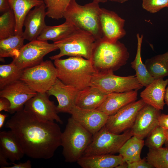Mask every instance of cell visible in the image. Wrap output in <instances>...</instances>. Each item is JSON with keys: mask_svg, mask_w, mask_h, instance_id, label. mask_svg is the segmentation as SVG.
<instances>
[{"mask_svg": "<svg viewBox=\"0 0 168 168\" xmlns=\"http://www.w3.org/2000/svg\"><path fill=\"white\" fill-rule=\"evenodd\" d=\"M44 3L31 10L26 17L23 23L25 27L22 36L30 41L37 39L46 25L45 18L47 16Z\"/></svg>", "mask_w": 168, "mask_h": 168, "instance_id": "cell-18", "label": "cell"}, {"mask_svg": "<svg viewBox=\"0 0 168 168\" xmlns=\"http://www.w3.org/2000/svg\"><path fill=\"white\" fill-rule=\"evenodd\" d=\"M90 86L97 87L107 94L138 90L143 87L135 75L122 77L115 75L113 72L96 73Z\"/></svg>", "mask_w": 168, "mask_h": 168, "instance_id": "cell-9", "label": "cell"}, {"mask_svg": "<svg viewBox=\"0 0 168 168\" xmlns=\"http://www.w3.org/2000/svg\"><path fill=\"white\" fill-rule=\"evenodd\" d=\"M144 144L143 139L133 136L123 144L119 153L127 163L137 161L141 159V153Z\"/></svg>", "mask_w": 168, "mask_h": 168, "instance_id": "cell-27", "label": "cell"}, {"mask_svg": "<svg viewBox=\"0 0 168 168\" xmlns=\"http://www.w3.org/2000/svg\"><path fill=\"white\" fill-rule=\"evenodd\" d=\"M168 84V79H155L141 92L140 97L146 104L158 110H163L165 104V90Z\"/></svg>", "mask_w": 168, "mask_h": 168, "instance_id": "cell-20", "label": "cell"}, {"mask_svg": "<svg viewBox=\"0 0 168 168\" xmlns=\"http://www.w3.org/2000/svg\"><path fill=\"white\" fill-rule=\"evenodd\" d=\"M112 2H117L120 3H123L128 1V0H109Z\"/></svg>", "mask_w": 168, "mask_h": 168, "instance_id": "cell-45", "label": "cell"}, {"mask_svg": "<svg viewBox=\"0 0 168 168\" xmlns=\"http://www.w3.org/2000/svg\"><path fill=\"white\" fill-rule=\"evenodd\" d=\"M16 21L15 35L22 36L23 23L29 12L33 7L44 3L43 0H8Z\"/></svg>", "mask_w": 168, "mask_h": 168, "instance_id": "cell-23", "label": "cell"}, {"mask_svg": "<svg viewBox=\"0 0 168 168\" xmlns=\"http://www.w3.org/2000/svg\"><path fill=\"white\" fill-rule=\"evenodd\" d=\"M158 125L164 129L168 128V114H161L158 119Z\"/></svg>", "mask_w": 168, "mask_h": 168, "instance_id": "cell-37", "label": "cell"}, {"mask_svg": "<svg viewBox=\"0 0 168 168\" xmlns=\"http://www.w3.org/2000/svg\"><path fill=\"white\" fill-rule=\"evenodd\" d=\"M46 92L37 93L25 104L24 110L34 115L40 120L54 121L62 124L58 115L57 106L51 101Z\"/></svg>", "mask_w": 168, "mask_h": 168, "instance_id": "cell-12", "label": "cell"}, {"mask_svg": "<svg viewBox=\"0 0 168 168\" xmlns=\"http://www.w3.org/2000/svg\"><path fill=\"white\" fill-rule=\"evenodd\" d=\"M138 95L137 90L109 94L96 109L108 116L112 115L125 106L136 101Z\"/></svg>", "mask_w": 168, "mask_h": 168, "instance_id": "cell-19", "label": "cell"}, {"mask_svg": "<svg viewBox=\"0 0 168 168\" xmlns=\"http://www.w3.org/2000/svg\"><path fill=\"white\" fill-rule=\"evenodd\" d=\"M71 117L93 135L105 126L109 116L97 109H86L75 105Z\"/></svg>", "mask_w": 168, "mask_h": 168, "instance_id": "cell-16", "label": "cell"}, {"mask_svg": "<svg viewBox=\"0 0 168 168\" xmlns=\"http://www.w3.org/2000/svg\"><path fill=\"white\" fill-rule=\"evenodd\" d=\"M10 8L8 0H0V12H4Z\"/></svg>", "mask_w": 168, "mask_h": 168, "instance_id": "cell-40", "label": "cell"}, {"mask_svg": "<svg viewBox=\"0 0 168 168\" xmlns=\"http://www.w3.org/2000/svg\"><path fill=\"white\" fill-rule=\"evenodd\" d=\"M93 135L71 117L69 118L61 136V146L65 161L77 162L83 156Z\"/></svg>", "mask_w": 168, "mask_h": 168, "instance_id": "cell-5", "label": "cell"}, {"mask_svg": "<svg viewBox=\"0 0 168 168\" xmlns=\"http://www.w3.org/2000/svg\"><path fill=\"white\" fill-rule=\"evenodd\" d=\"M5 126L10 129L29 157L49 159L61 145L62 132L58 124L40 120L24 109L15 113Z\"/></svg>", "mask_w": 168, "mask_h": 168, "instance_id": "cell-1", "label": "cell"}, {"mask_svg": "<svg viewBox=\"0 0 168 168\" xmlns=\"http://www.w3.org/2000/svg\"><path fill=\"white\" fill-rule=\"evenodd\" d=\"M142 8L152 13H156L168 7V0H142Z\"/></svg>", "mask_w": 168, "mask_h": 168, "instance_id": "cell-35", "label": "cell"}, {"mask_svg": "<svg viewBox=\"0 0 168 168\" xmlns=\"http://www.w3.org/2000/svg\"><path fill=\"white\" fill-rule=\"evenodd\" d=\"M99 3L93 0L91 2L81 5L76 0H72L64 12L63 17L77 28L91 33L96 40H100L102 35Z\"/></svg>", "mask_w": 168, "mask_h": 168, "instance_id": "cell-4", "label": "cell"}, {"mask_svg": "<svg viewBox=\"0 0 168 168\" xmlns=\"http://www.w3.org/2000/svg\"><path fill=\"white\" fill-rule=\"evenodd\" d=\"M127 168H153V167L147 161L145 158L132 163H127Z\"/></svg>", "mask_w": 168, "mask_h": 168, "instance_id": "cell-36", "label": "cell"}, {"mask_svg": "<svg viewBox=\"0 0 168 168\" xmlns=\"http://www.w3.org/2000/svg\"><path fill=\"white\" fill-rule=\"evenodd\" d=\"M147 137L145 144L149 149L161 148L167 140L165 129L159 125L155 127Z\"/></svg>", "mask_w": 168, "mask_h": 168, "instance_id": "cell-34", "label": "cell"}, {"mask_svg": "<svg viewBox=\"0 0 168 168\" xmlns=\"http://www.w3.org/2000/svg\"><path fill=\"white\" fill-rule=\"evenodd\" d=\"M11 103L10 101L7 98L0 97V111L4 110L5 112H8Z\"/></svg>", "mask_w": 168, "mask_h": 168, "instance_id": "cell-38", "label": "cell"}, {"mask_svg": "<svg viewBox=\"0 0 168 168\" xmlns=\"http://www.w3.org/2000/svg\"><path fill=\"white\" fill-rule=\"evenodd\" d=\"M58 78L65 84L82 90L90 86L97 73L90 59L79 57H70L54 60Z\"/></svg>", "mask_w": 168, "mask_h": 168, "instance_id": "cell-3", "label": "cell"}, {"mask_svg": "<svg viewBox=\"0 0 168 168\" xmlns=\"http://www.w3.org/2000/svg\"><path fill=\"white\" fill-rule=\"evenodd\" d=\"M99 17L102 40L114 42L126 34L124 27L125 20L115 12L104 8H100Z\"/></svg>", "mask_w": 168, "mask_h": 168, "instance_id": "cell-14", "label": "cell"}, {"mask_svg": "<svg viewBox=\"0 0 168 168\" xmlns=\"http://www.w3.org/2000/svg\"><path fill=\"white\" fill-rule=\"evenodd\" d=\"M165 147L168 148V140H166L165 142Z\"/></svg>", "mask_w": 168, "mask_h": 168, "instance_id": "cell-48", "label": "cell"}, {"mask_svg": "<svg viewBox=\"0 0 168 168\" xmlns=\"http://www.w3.org/2000/svg\"><path fill=\"white\" fill-rule=\"evenodd\" d=\"M79 90L75 87L65 84L58 78L54 84L46 93L49 96H53L58 102L57 106L58 113L70 114L75 105V101Z\"/></svg>", "mask_w": 168, "mask_h": 168, "instance_id": "cell-17", "label": "cell"}, {"mask_svg": "<svg viewBox=\"0 0 168 168\" xmlns=\"http://www.w3.org/2000/svg\"></svg>", "mask_w": 168, "mask_h": 168, "instance_id": "cell-49", "label": "cell"}, {"mask_svg": "<svg viewBox=\"0 0 168 168\" xmlns=\"http://www.w3.org/2000/svg\"><path fill=\"white\" fill-rule=\"evenodd\" d=\"M23 70L12 62L0 65V89L16 81L20 80Z\"/></svg>", "mask_w": 168, "mask_h": 168, "instance_id": "cell-30", "label": "cell"}, {"mask_svg": "<svg viewBox=\"0 0 168 168\" xmlns=\"http://www.w3.org/2000/svg\"><path fill=\"white\" fill-rule=\"evenodd\" d=\"M8 158L1 152L0 151V166L1 167L3 168L4 167L8 166L11 165L7 161Z\"/></svg>", "mask_w": 168, "mask_h": 168, "instance_id": "cell-41", "label": "cell"}, {"mask_svg": "<svg viewBox=\"0 0 168 168\" xmlns=\"http://www.w3.org/2000/svg\"><path fill=\"white\" fill-rule=\"evenodd\" d=\"M58 49L55 44L47 41L35 40L24 45L12 62L24 70L37 65L47 54Z\"/></svg>", "mask_w": 168, "mask_h": 168, "instance_id": "cell-10", "label": "cell"}, {"mask_svg": "<svg viewBox=\"0 0 168 168\" xmlns=\"http://www.w3.org/2000/svg\"><path fill=\"white\" fill-rule=\"evenodd\" d=\"M108 94L97 87L89 86L79 91L76 99L75 105L84 109H96Z\"/></svg>", "mask_w": 168, "mask_h": 168, "instance_id": "cell-21", "label": "cell"}, {"mask_svg": "<svg viewBox=\"0 0 168 168\" xmlns=\"http://www.w3.org/2000/svg\"><path fill=\"white\" fill-rule=\"evenodd\" d=\"M0 151L13 162L20 160L25 155L20 143L11 130L0 132Z\"/></svg>", "mask_w": 168, "mask_h": 168, "instance_id": "cell-24", "label": "cell"}, {"mask_svg": "<svg viewBox=\"0 0 168 168\" xmlns=\"http://www.w3.org/2000/svg\"><path fill=\"white\" fill-rule=\"evenodd\" d=\"M165 133L166 137L167 140H168V128L165 129Z\"/></svg>", "mask_w": 168, "mask_h": 168, "instance_id": "cell-47", "label": "cell"}, {"mask_svg": "<svg viewBox=\"0 0 168 168\" xmlns=\"http://www.w3.org/2000/svg\"><path fill=\"white\" fill-rule=\"evenodd\" d=\"M145 104L141 99L125 106L109 116L105 128L109 131L117 134L131 129L138 112Z\"/></svg>", "mask_w": 168, "mask_h": 168, "instance_id": "cell-11", "label": "cell"}, {"mask_svg": "<svg viewBox=\"0 0 168 168\" xmlns=\"http://www.w3.org/2000/svg\"><path fill=\"white\" fill-rule=\"evenodd\" d=\"M164 101L165 104L168 106V86L166 87L165 90L164 96Z\"/></svg>", "mask_w": 168, "mask_h": 168, "instance_id": "cell-43", "label": "cell"}, {"mask_svg": "<svg viewBox=\"0 0 168 168\" xmlns=\"http://www.w3.org/2000/svg\"><path fill=\"white\" fill-rule=\"evenodd\" d=\"M58 78L56 68L49 60L23 70L20 80L37 93L46 92Z\"/></svg>", "mask_w": 168, "mask_h": 168, "instance_id": "cell-8", "label": "cell"}, {"mask_svg": "<svg viewBox=\"0 0 168 168\" xmlns=\"http://www.w3.org/2000/svg\"><path fill=\"white\" fill-rule=\"evenodd\" d=\"M7 117V114H0V128H2L3 126L6 118Z\"/></svg>", "mask_w": 168, "mask_h": 168, "instance_id": "cell-42", "label": "cell"}, {"mask_svg": "<svg viewBox=\"0 0 168 168\" xmlns=\"http://www.w3.org/2000/svg\"><path fill=\"white\" fill-rule=\"evenodd\" d=\"M137 45L136 54L134 60L131 62V68L136 72V76L143 86L146 87L155 79L148 72L141 57V46L143 36L137 34Z\"/></svg>", "mask_w": 168, "mask_h": 168, "instance_id": "cell-26", "label": "cell"}, {"mask_svg": "<svg viewBox=\"0 0 168 168\" xmlns=\"http://www.w3.org/2000/svg\"><path fill=\"white\" fill-rule=\"evenodd\" d=\"M124 162L120 154H105L82 156L77 163L82 168H113Z\"/></svg>", "mask_w": 168, "mask_h": 168, "instance_id": "cell-22", "label": "cell"}, {"mask_svg": "<svg viewBox=\"0 0 168 168\" xmlns=\"http://www.w3.org/2000/svg\"><path fill=\"white\" fill-rule=\"evenodd\" d=\"M97 2L98 3L99 2H106L108 0H93Z\"/></svg>", "mask_w": 168, "mask_h": 168, "instance_id": "cell-46", "label": "cell"}, {"mask_svg": "<svg viewBox=\"0 0 168 168\" xmlns=\"http://www.w3.org/2000/svg\"><path fill=\"white\" fill-rule=\"evenodd\" d=\"M127 163L125 162L122 164L118 165L115 168H127Z\"/></svg>", "mask_w": 168, "mask_h": 168, "instance_id": "cell-44", "label": "cell"}, {"mask_svg": "<svg viewBox=\"0 0 168 168\" xmlns=\"http://www.w3.org/2000/svg\"><path fill=\"white\" fill-rule=\"evenodd\" d=\"M133 136L131 129L117 134L109 131L104 126L93 135L83 156L119 153L123 144Z\"/></svg>", "mask_w": 168, "mask_h": 168, "instance_id": "cell-7", "label": "cell"}, {"mask_svg": "<svg viewBox=\"0 0 168 168\" xmlns=\"http://www.w3.org/2000/svg\"><path fill=\"white\" fill-rule=\"evenodd\" d=\"M24 40L22 36L17 35L0 40V59L6 57H12L13 59L15 58L24 45Z\"/></svg>", "mask_w": 168, "mask_h": 168, "instance_id": "cell-29", "label": "cell"}, {"mask_svg": "<svg viewBox=\"0 0 168 168\" xmlns=\"http://www.w3.org/2000/svg\"><path fill=\"white\" fill-rule=\"evenodd\" d=\"M146 159L153 168H168V148L149 149Z\"/></svg>", "mask_w": 168, "mask_h": 168, "instance_id": "cell-32", "label": "cell"}, {"mask_svg": "<svg viewBox=\"0 0 168 168\" xmlns=\"http://www.w3.org/2000/svg\"><path fill=\"white\" fill-rule=\"evenodd\" d=\"M129 53L119 40L109 42L96 40L90 60L97 73L114 72L127 63Z\"/></svg>", "mask_w": 168, "mask_h": 168, "instance_id": "cell-2", "label": "cell"}, {"mask_svg": "<svg viewBox=\"0 0 168 168\" xmlns=\"http://www.w3.org/2000/svg\"><path fill=\"white\" fill-rule=\"evenodd\" d=\"M72 0H43L46 8L47 16L59 20L63 17V13Z\"/></svg>", "mask_w": 168, "mask_h": 168, "instance_id": "cell-33", "label": "cell"}, {"mask_svg": "<svg viewBox=\"0 0 168 168\" xmlns=\"http://www.w3.org/2000/svg\"><path fill=\"white\" fill-rule=\"evenodd\" d=\"M11 164L13 165L11 166H5L3 168H31L32 165L31 161L28 160L24 163H20L16 164L13 162H12Z\"/></svg>", "mask_w": 168, "mask_h": 168, "instance_id": "cell-39", "label": "cell"}, {"mask_svg": "<svg viewBox=\"0 0 168 168\" xmlns=\"http://www.w3.org/2000/svg\"><path fill=\"white\" fill-rule=\"evenodd\" d=\"M96 40L95 37L89 32L77 28L65 38L54 42L59 49L60 52L49 58L54 60L68 56L90 59Z\"/></svg>", "mask_w": 168, "mask_h": 168, "instance_id": "cell-6", "label": "cell"}, {"mask_svg": "<svg viewBox=\"0 0 168 168\" xmlns=\"http://www.w3.org/2000/svg\"><path fill=\"white\" fill-rule=\"evenodd\" d=\"M37 93L20 80L0 90V97H5L9 100L11 106L8 112L13 114L23 109L25 103Z\"/></svg>", "mask_w": 168, "mask_h": 168, "instance_id": "cell-13", "label": "cell"}, {"mask_svg": "<svg viewBox=\"0 0 168 168\" xmlns=\"http://www.w3.org/2000/svg\"><path fill=\"white\" fill-rule=\"evenodd\" d=\"M160 110L146 104L138 112L131 128L133 136L143 139L152 130L158 125Z\"/></svg>", "mask_w": 168, "mask_h": 168, "instance_id": "cell-15", "label": "cell"}, {"mask_svg": "<svg viewBox=\"0 0 168 168\" xmlns=\"http://www.w3.org/2000/svg\"><path fill=\"white\" fill-rule=\"evenodd\" d=\"M16 25L15 16L10 8L0 16V40L15 35Z\"/></svg>", "mask_w": 168, "mask_h": 168, "instance_id": "cell-31", "label": "cell"}, {"mask_svg": "<svg viewBox=\"0 0 168 168\" xmlns=\"http://www.w3.org/2000/svg\"><path fill=\"white\" fill-rule=\"evenodd\" d=\"M77 28L71 22L65 20L60 25H46L37 39L46 41L50 40L54 42L67 37Z\"/></svg>", "mask_w": 168, "mask_h": 168, "instance_id": "cell-25", "label": "cell"}, {"mask_svg": "<svg viewBox=\"0 0 168 168\" xmlns=\"http://www.w3.org/2000/svg\"><path fill=\"white\" fill-rule=\"evenodd\" d=\"M144 64L149 73L155 79L168 76V51L146 59Z\"/></svg>", "mask_w": 168, "mask_h": 168, "instance_id": "cell-28", "label": "cell"}]
</instances>
